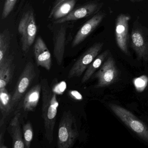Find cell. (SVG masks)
<instances>
[{"instance_id": "cell-23", "label": "cell", "mask_w": 148, "mask_h": 148, "mask_svg": "<svg viewBox=\"0 0 148 148\" xmlns=\"http://www.w3.org/2000/svg\"><path fill=\"white\" fill-rule=\"evenodd\" d=\"M148 83V77L145 75H143L139 77L135 78L133 80V84L137 91L143 92L147 86Z\"/></svg>"}, {"instance_id": "cell-15", "label": "cell", "mask_w": 148, "mask_h": 148, "mask_svg": "<svg viewBox=\"0 0 148 148\" xmlns=\"http://www.w3.org/2000/svg\"><path fill=\"white\" fill-rule=\"evenodd\" d=\"M20 114L16 113L12 119L9 125V131L12 138V148H24L25 146L22 137V132L20 124Z\"/></svg>"}, {"instance_id": "cell-3", "label": "cell", "mask_w": 148, "mask_h": 148, "mask_svg": "<svg viewBox=\"0 0 148 148\" xmlns=\"http://www.w3.org/2000/svg\"><path fill=\"white\" fill-rule=\"evenodd\" d=\"M18 31L22 51L27 53L34 43L38 31L33 11L28 10L23 14L19 24Z\"/></svg>"}, {"instance_id": "cell-24", "label": "cell", "mask_w": 148, "mask_h": 148, "mask_svg": "<svg viewBox=\"0 0 148 148\" xmlns=\"http://www.w3.org/2000/svg\"><path fill=\"white\" fill-rule=\"evenodd\" d=\"M7 146H5L4 143V134L1 132L0 134V148H7Z\"/></svg>"}, {"instance_id": "cell-27", "label": "cell", "mask_w": 148, "mask_h": 148, "mask_svg": "<svg viewBox=\"0 0 148 148\" xmlns=\"http://www.w3.org/2000/svg\"><path fill=\"white\" fill-rule=\"evenodd\" d=\"M115 1H119V0H115Z\"/></svg>"}, {"instance_id": "cell-5", "label": "cell", "mask_w": 148, "mask_h": 148, "mask_svg": "<svg viewBox=\"0 0 148 148\" xmlns=\"http://www.w3.org/2000/svg\"><path fill=\"white\" fill-rule=\"evenodd\" d=\"M114 114L132 130L144 141L148 143V127L132 112L117 105L109 104Z\"/></svg>"}, {"instance_id": "cell-2", "label": "cell", "mask_w": 148, "mask_h": 148, "mask_svg": "<svg viewBox=\"0 0 148 148\" xmlns=\"http://www.w3.org/2000/svg\"><path fill=\"white\" fill-rule=\"evenodd\" d=\"M79 133L75 116L71 111L63 113L59 125L57 146L58 148H71L76 143Z\"/></svg>"}, {"instance_id": "cell-19", "label": "cell", "mask_w": 148, "mask_h": 148, "mask_svg": "<svg viewBox=\"0 0 148 148\" xmlns=\"http://www.w3.org/2000/svg\"><path fill=\"white\" fill-rule=\"evenodd\" d=\"M12 103V96L8 92L7 89L5 88L0 89V110L4 120L8 116L13 108Z\"/></svg>"}, {"instance_id": "cell-8", "label": "cell", "mask_w": 148, "mask_h": 148, "mask_svg": "<svg viewBox=\"0 0 148 148\" xmlns=\"http://www.w3.org/2000/svg\"><path fill=\"white\" fill-rule=\"evenodd\" d=\"M53 24V55L57 64L60 66L64 60L67 40V22Z\"/></svg>"}, {"instance_id": "cell-1", "label": "cell", "mask_w": 148, "mask_h": 148, "mask_svg": "<svg viewBox=\"0 0 148 148\" xmlns=\"http://www.w3.org/2000/svg\"><path fill=\"white\" fill-rule=\"evenodd\" d=\"M40 84L42 94V117L44 120L45 135L51 143L53 140L59 102L57 94L50 87L46 79H42Z\"/></svg>"}, {"instance_id": "cell-21", "label": "cell", "mask_w": 148, "mask_h": 148, "mask_svg": "<svg viewBox=\"0 0 148 148\" xmlns=\"http://www.w3.org/2000/svg\"><path fill=\"white\" fill-rule=\"evenodd\" d=\"M23 131L25 147L29 148L31 146L34 135L32 126L30 122H27L24 125L23 127Z\"/></svg>"}, {"instance_id": "cell-4", "label": "cell", "mask_w": 148, "mask_h": 148, "mask_svg": "<svg viewBox=\"0 0 148 148\" xmlns=\"http://www.w3.org/2000/svg\"><path fill=\"white\" fill-rule=\"evenodd\" d=\"M130 40L138 58L148 62V28L138 19L133 23Z\"/></svg>"}, {"instance_id": "cell-10", "label": "cell", "mask_w": 148, "mask_h": 148, "mask_svg": "<svg viewBox=\"0 0 148 148\" xmlns=\"http://www.w3.org/2000/svg\"><path fill=\"white\" fill-rule=\"evenodd\" d=\"M103 5V3L97 1L87 2L78 7L74 8L66 17L53 21V23L60 24L88 18L98 13Z\"/></svg>"}, {"instance_id": "cell-20", "label": "cell", "mask_w": 148, "mask_h": 148, "mask_svg": "<svg viewBox=\"0 0 148 148\" xmlns=\"http://www.w3.org/2000/svg\"><path fill=\"white\" fill-rule=\"evenodd\" d=\"M11 34L9 30L5 29L0 34V63L7 56L11 43Z\"/></svg>"}, {"instance_id": "cell-25", "label": "cell", "mask_w": 148, "mask_h": 148, "mask_svg": "<svg viewBox=\"0 0 148 148\" xmlns=\"http://www.w3.org/2000/svg\"><path fill=\"white\" fill-rule=\"evenodd\" d=\"M63 1H64V0H55V1H54V3H53V6L52 8H55L56 6L58 5L59 3L62 2Z\"/></svg>"}, {"instance_id": "cell-17", "label": "cell", "mask_w": 148, "mask_h": 148, "mask_svg": "<svg viewBox=\"0 0 148 148\" xmlns=\"http://www.w3.org/2000/svg\"><path fill=\"white\" fill-rule=\"evenodd\" d=\"M42 91L40 84L36 85L26 94L23 100V107L26 111H33L38 106Z\"/></svg>"}, {"instance_id": "cell-6", "label": "cell", "mask_w": 148, "mask_h": 148, "mask_svg": "<svg viewBox=\"0 0 148 148\" xmlns=\"http://www.w3.org/2000/svg\"><path fill=\"white\" fill-rule=\"evenodd\" d=\"M103 46V43L97 42L86 50L72 66L68 73V78L80 77L99 54Z\"/></svg>"}, {"instance_id": "cell-18", "label": "cell", "mask_w": 148, "mask_h": 148, "mask_svg": "<svg viewBox=\"0 0 148 148\" xmlns=\"http://www.w3.org/2000/svg\"><path fill=\"white\" fill-rule=\"evenodd\" d=\"M110 51L107 50L99 54L94 60L90 64L85 72L84 74L82 77L81 83L82 84L87 82L92 75L96 72L97 69H99L104 61L106 60L110 54Z\"/></svg>"}, {"instance_id": "cell-14", "label": "cell", "mask_w": 148, "mask_h": 148, "mask_svg": "<svg viewBox=\"0 0 148 148\" xmlns=\"http://www.w3.org/2000/svg\"><path fill=\"white\" fill-rule=\"evenodd\" d=\"M77 0H64L52 8L48 18L52 21H56L68 15L75 8Z\"/></svg>"}, {"instance_id": "cell-22", "label": "cell", "mask_w": 148, "mask_h": 148, "mask_svg": "<svg viewBox=\"0 0 148 148\" xmlns=\"http://www.w3.org/2000/svg\"><path fill=\"white\" fill-rule=\"evenodd\" d=\"M17 0H5L1 14V19L5 20L14 8Z\"/></svg>"}, {"instance_id": "cell-7", "label": "cell", "mask_w": 148, "mask_h": 148, "mask_svg": "<svg viewBox=\"0 0 148 148\" xmlns=\"http://www.w3.org/2000/svg\"><path fill=\"white\" fill-rule=\"evenodd\" d=\"M119 71L112 56L109 54L99 70L95 73L94 77L97 80L95 86L97 88L106 87L117 80Z\"/></svg>"}, {"instance_id": "cell-26", "label": "cell", "mask_w": 148, "mask_h": 148, "mask_svg": "<svg viewBox=\"0 0 148 148\" xmlns=\"http://www.w3.org/2000/svg\"><path fill=\"white\" fill-rule=\"evenodd\" d=\"M132 2H139V1H141L143 0H131Z\"/></svg>"}, {"instance_id": "cell-11", "label": "cell", "mask_w": 148, "mask_h": 148, "mask_svg": "<svg viewBox=\"0 0 148 148\" xmlns=\"http://www.w3.org/2000/svg\"><path fill=\"white\" fill-rule=\"evenodd\" d=\"M35 76L36 73L33 64L31 62H28L20 76L15 90L12 96L13 106H14L19 101L32 84Z\"/></svg>"}, {"instance_id": "cell-9", "label": "cell", "mask_w": 148, "mask_h": 148, "mask_svg": "<svg viewBox=\"0 0 148 148\" xmlns=\"http://www.w3.org/2000/svg\"><path fill=\"white\" fill-rule=\"evenodd\" d=\"M131 19L130 14H121L117 18L115 26L116 43L120 50L127 55H129V23Z\"/></svg>"}, {"instance_id": "cell-12", "label": "cell", "mask_w": 148, "mask_h": 148, "mask_svg": "<svg viewBox=\"0 0 148 148\" xmlns=\"http://www.w3.org/2000/svg\"><path fill=\"white\" fill-rule=\"evenodd\" d=\"M106 16L105 13L99 12L85 22L75 35L72 42V47L77 46L82 43L99 26Z\"/></svg>"}, {"instance_id": "cell-16", "label": "cell", "mask_w": 148, "mask_h": 148, "mask_svg": "<svg viewBox=\"0 0 148 148\" xmlns=\"http://www.w3.org/2000/svg\"><path fill=\"white\" fill-rule=\"evenodd\" d=\"M13 60V56L10 55L0 63V89L6 87L12 79Z\"/></svg>"}, {"instance_id": "cell-13", "label": "cell", "mask_w": 148, "mask_h": 148, "mask_svg": "<svg viewBox=\"0 0 148 148\" xmlns=\"http://www.w3.org/2000/svg\"><path fill=\"white\" fill-rule=\"evenodd\" d=\"M34 53L37 65L50 71L52 65L51 56L49 49L41 37L37 38L34 46Z\"/></svg>"}]
</instances>
